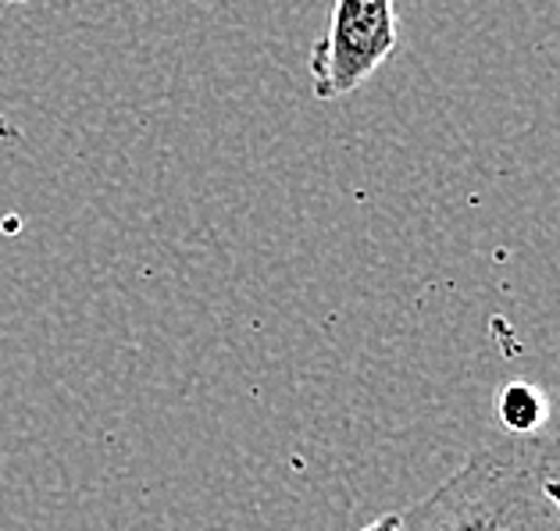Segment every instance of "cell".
<instances>
[{
    "label": "cell",
    "instance_id": "cell-6",
    "mask_svg": "<svg viewBox=\"0 0 560 531\" xmlns=\"http://www.w3.org/2000/svg\"><path fill=\"white\" fill-rule=\"evenodd\" d=\"M8 4H25V0H0V8H8Z\"/></svg>",
    "mask_w": 560,
    "mask_h": 531
},
{
    "label": "cell",
    "instance_id": "cell-2",
    "mask_svg": "<svg viewBox=\"0 0 560 531\" xmlns=\"http://www.w3.org/2000/svg\"><path fill=\"white\" fill-rule=\"evenodd\" d=\"M396 44V0H332L329 25L307 54L314 97H350L393 58Z\"/></svg>",
    "mask_w": 560,
    "mask_h": 531
},
{
    "label": "cell",
    "instance_id": "cell-5",
    "mask_svg": "<svg viewBox=\"0 0 560 531\" xmlns=\"http://www.w3.org/2000/svg\"><path fill=\"white\" fill-rule=\"evenodd\" d=\"M550 496H553L557 510H560V474H557V479H550Z\"/></svg>",
    "mask_w": 560,
    "mask_h": 531
},
{
    "label": "cell",
    "instance_id": "cell-1",
    "mask_svg": "<svg viewBox=\"0 0 560 531\" xmlns=\"http://www.w3.org/2000/svg\"><path fill=\"white\" fill-rule=\"evenodd\" d=\"M560 435H497L425 499L400 510L404 531H560L550 479Z\"/></svg>",
    "mask_w": 560,
    "mask_h": 531
},
{
    "label": "cell",
    "instance_id": "cell-4",
    "mask_svg": "<svg viewBox=\"0 0 560 531\" xmlns=\"http://www.w3.org/2000/svg\"><path fill=\"white\" fill-rule=\"evenodd\" d=\"M361 531H404L400 528V514H382V517H375L372 524H364Z\"/></svg>",
    "mask_w": 560,
    "mask_h": 531
},
{
    "label": "cell",
    "instance_id": "cell-3",
    "mask_svg": "<svg viewBox=\"0 0 560 531\" xmlns=\"http://www.w3.org/2000/svg\"><path fill=\"white\" fill-rule=\"evenodd\" d=\"M500 425L508 435H539L542 421L550 417V403L542 400V392L528 382H511L503 386L497 400Z\"/></svg>",
    "mask_w": 560,
    "mask_h": 531
}]
</instances>
